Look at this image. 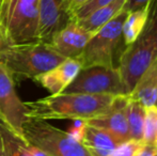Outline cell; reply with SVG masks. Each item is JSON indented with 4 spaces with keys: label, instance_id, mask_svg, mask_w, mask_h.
<instances>
[{
    "label": "cell",
    "instance_id": "obj_1",
    "mask_svg": "<svg viewBox=\"0 0 157 156\" xmlns=\"http://www.w3.org/2000/svg\"><path fill=\"white\" fill-rule=\"evenodd\" d=\"M116 98V95L110 94L59 93L26 102L25 105L28 118L45 121L61 119L85 121L106 113Z\"/></svg>",
    "mask_w": 157,
    "mask_h": 156
},
{
    "label": "cell",
    "instance_id": "obj_2",
    "mask_svg": "<svg viewBox=\"0 0 157 156\" xmlns=\"http://www.w3.org/2000/svg\"><path fill=\"white\" fill-rule=\"evenodd\" d=\"M65 59L49 44L39 41L21 45H6L0 49V63L14 79H34L56 67Z\"/></svg>",
    "mask_w": 157,
    "mask_h": 156
},
{
    "label": "cell",
    "instance_id": "obj_3",
    "mask_svg": "<svg viewBox=\"0 0 157 156\" xmlns=\"http://www.w3.org/2000/svg\"><path fill=\"white\" fill-rule=\"evenodd\" d=\"M157 58V0H153L144 28L119 58L118 69L129 94L143 72Z\"/></svg>",
    "mask_w": 157,
    "mask_h": 156
},
{
    "label": "cell",
    "instance_id": "obj_4",
    "mask_svg": "<svg viewBox=\"0 0 157 156\" xmlns=\"http://www.w3.org/2000/svg\"><path fill=\"white\" fill-rule=\"evenodd\" d=\"M23 135L26 141L48 156H92L70 133L45 120L27 118L23 125Z\"/></svg>",
    "mask_w": 157,
    "mask_h": 156
},
{
    "label": "cell",
    "instance_id": "obj_5",
    "mask_svg": "<svg viewBox=\"0 0 157 156\" xmlns=\"http://www.w3.org/2000/svg\"><path fill=\"white\" fill-rule=\"evenodd\" d=\"M40 0H11L1 17L4 46L37 41Z\"/></svg>",
    "mask_w": 157,
    "mask_h": 156
},
{
    "label": "cell",
    "instance_id": "obj_6",
    "mask_svg": "<svg viewBox=\"0 0 157 156\" xmlns=\"http://www.w3.org/2000/svg\"><path fill=\"white\" fill-rule=\"evenodd\" d=\"M128 12L123 9L90 39L78 57L82 69L90 67H113L114 55L122 40V27Z\"/></svg>",
    "mask_w": 157,
    "mask_h": 156
},
{
    "label": "cell",
    "instance_id": "obj_7",
    "mask_svg": "<svg viewBox=\"0 0 157 156\" xmlns=\"http://www.w3.org/2000/svg\"><path fill=\"white\" fill-rule=\"evenodd\" d=\"M62 93L128 95L118 67H90L81 69Z\"/></svg>",
    "mask_w": 157,
    "mask_h": 156
},
{
    "label": "cell",
    "instance_id": "obj_8",
    "mask_svg": "<svg viewBox=\"0 0 157 156\" xmlns=\"http://www.w3.org/2000/svg\"><path fill=\"white\" fill-rule=\"evenodd\" d=\"M27 108L15 91V81L10 72L0 63V122L23 137V125L27 120Z\"/></svg>",
    "mask_w": 157,
    "mask_h": 156
},
{
    "label": "cell",
    "instance_id": "obj_9",
    "mask_svg": "<svg viewBox=\"0 0 157 156\" xmlns=\"http://www.w3.org/2000/svg\"><path fill=\"white\" fill-rule=\"evenodd\" d=\"M72 21L65 0H40L37 41L49 44L52 36Z\"/></svg>",
    "mask_w": 157,
    "mask_h": 156
},
{
    "label": "cell",
    "instance_id": "obj_10",
    "mask_svg": "<svg viewBox=\"0 0 157 156\" xmlns=\"http://www.w3.org/2000/svg\"><path fill=\"white\" fill-rule=\"evenodd\" d=\"M127 104L128 95H119L117 96L112 107L106 113L82 122L104 129L111 135L118 143L125 142L130 139L127 121Z\"/></svg>",
    "mask_w": 157,
    "mask_h": 156
},
{
    "label": "cell",
    "instance_id": "obj_11",
    "mask_svg": "<svg viewBox=\"0 0 157 156\" xmlns=\"http://www.w3.org/2000/svg\"><path fill=\"white\" fill-rule=\"evenodd\" d=\"M94 33L85 30L78 23L72 21L52 36L49 45L64 58L77 59Z\"/></svg>",
    "mask_w": 157,
    "mask_h": 156
},
{
    "label": "cell",
    "instance_id": "obj_12",
    "mask_svg": "<svg viewBox=\"0 0 157 156\" xmlns=\"http://www.w3.org/2000/svg\"><path fill=\"white\" fill-rule=\"evenodd\" d=\"M81 64L78 59L66 58L62 63L50 71L36 76L33 80L46 89L50 94L62 93L80 72Z\"/></svg>",
    "mask_w": 157,
    "mask_h": 156
},
{
    "label": "cell",
    "instance_id": "obj_13",
    "mask_svg": "<svg viewBox=\"0 0 157 156\" xmlns=\"http://www.w3.org/2000/svg\"><path fill=\"white\" fill-rule=\"evenodd\" d=\"M128 97L137 101L144 108L157 105V58L137 80Z\"/></svg>",
    "mask_w": 157,
    "mask_h": 156
},
{
    "label": "cell",
    "instance_id": "obj_14",
    "mask_svg": "<svg viewBox=\"0 0 157 156\" xmlns=\"http://www.w3.org/2000/svg\"><path fill=\"white\" fill-rule=\"evenodd\" d=\"M79 141L92 156H109L117 146L120 144L104 129L86 124L85 122Z\"/></svg>",
    "mask_w": 157,
    "mask_h": 156
},
{
    "label": "cell",
    "instance_id": "obj_15",
    "mask_svg": "<svg viewBox=\"0 0 157 156\" xmlns=\"http://www.w3.org/2000/svg\"><path fill=\"white\" fill-rule=\"evenodd\" d=\"M125 1L126 0H114L111 3L93 11L88 16L75 21H77L78 25H80L85 30L95 34L123 10Z\"/></svg>",
    "mask_w": 157,
    "mask_h": 156
},
{
    "label": "cell",
    "instance_id": "obj_16",
    "mask_svg": "<svg viewBox=\"0 0 157 156\" xmlns=\"http://www.w3.org/2000/svg\"><path fill=\"white\" fill-rule=\"evenodd\" d=\"M151 3L150 2L143 8L128 12L122 27V39L125 46L132 44L143 30L149 18Z\"/></svg>",
    "mask_w": 157,
    "mask_h": 156
},
{
    "label": "cell",
    "instance_id": "obj_17",
    "mask_svg": "<svg viewBox=\"0 0 157 156\" xmlns=\"http://www.w3.org/2000/svg\"><path fill=\"white\" fill-rule=\"evenodd\" d=\"M145 119V108L137 101L128 97L127 104V121L129 128L130 139L142 141L143 126Z\"/></svg>",
    "mask_w": 157,
    "mask_h": 156
},
{
    "label": "cell",
    "instance_id": "obj_18",
    "mask_svg": "<svg viewBox=\"0 0 157 156\" xmlns=\"http://www.w3.org/2000/svg\"><path fill=\"white\" fill-rule=\"evenodd\" d=\"M0 134L3 140L8 156H31L29 142L25 138L19 137L0 122Z\"/></svg>",
    "mask_w": 157,
    "mask_h": 156
},
{
    "label": "cell",
    "instance_id": "obj_19",
    "mask_svg": "<svg viewBox=\"0 0 157 156\" xmlns=\"http://www.w3.org/2000/svg\"><path fill=\"white\" fill-rule=\"evenodd\" d=\"M155 107L156 106H152L149 108H145V119L142 136L143 144L154 146V142H155L157 136L155 126Z\"/></svg>",
    "mask_w": 157,
    "mask_h": 156
},
{
    "label": "cell",
    "instance_id": "obj_20",
    "mask_svg": "<svg viewBox=\"0 0 157 156\" xmlns=\"http://www.w3.org/2000/svg\"><path fill=\"white\" fill-rule=\"evenodd\" d=\"M143 146L144 144L142 141L129 139L127 141L118 144L109 156H136L143 148Z\"/></svg>",
    "mask_w": 157,
    "mask_h": 156
},
{
    "label": "cell",
    "instance_id": "obj_21",
    "mask_svg": "<svg viewBox=\"0 0 157 156\" xmlns=\"http://www.w3.org/2000/svg\"><path fill=\"white\" fill-rule=\"evenodd\" d=\"M114 0H88L83 6H81L76 12L73 14V21H78L83 17L88 16L90 13H92L93 11L97 10V9L101 8L104 6L111 3Z\"/></svg>",
    "mask_w": 157,
    "mask_h": 156
},
{
    "label": "cell",
    "instance_id": "obj_22",
    "mask_svg": "<svg viewBox=\"0 0 157 156\" xmlns=\"http://www.w3.org/2000/svg\"><path fill=\"white\" fill-rule=\"evenodd\" d=\"M152 1L153 0H126L123 9L125 11H127V12H132V11L143 8V6H145Z\"/></svg>",
    "mask_w": 157,
    "mask_h": 156
},
{
    "label": "cell",
    "instance_id": "obj_23",
    "mask_svg": "<svg viewBox=\"0 0 157 156\" xmlns=\"http://www.w3.org/2000/svg\"><path fill=\"white\" fill-rule=\"evenodd\" d=\"M87 1L88 0H65L67 9H68V11H70L71 15H72V18H73V14H74L81 6H83Z\"/></svg>",
    "mask_w": 157,
    "mask_h": 156
},
{
    "label": "cell",
    "instance_id": "obj_24",
    "mask_svg": "<svg viewBox=\"0 0 157 156\" xmlns=\"http://www.w3.org/2000/svg\"><path fill=\"white\" fill-rule=\"evenodd\" d=\"M136 156H157V149L155 146H151V144H144L143 148L140 150Z\"/></svg>",
    "mask_w": 157,
    "mask_h": 156
},
{
    "label": "cell",
    "instance_id": "obj_25",
    "mask_svg": "<svg viewBox=\"0 0 157 156\" xmlns=\"http://www.w3.org/2000/svg\"><path fill=\"white\" fill-rule=\"evenodd\" d=\"M0 10H1V0H0ZM4 46L3 36H2V27H1V11H0V49Z\"/></svg>",
    "mask_w": 157,
    "mask_h": 156
},
{
    "label": "cell",
    "instance_id": "obj_26",
    "mask_svg": "<svg viewBox=\"0 0 157 156\" xmlns=\"http://www.w3.org/2000/svg\"><path fill=\"white\" fill-rule=\"evenodd\" d=\"M10 1L11 0H1V17H2V15L4 14V12L6 11V9H8V6H9V3H10Z\"/></svg>",
    "mask_w": 157,
    "mask_h": 156
},
{
    "label": "cell",
    "instance_id": "obj_27",
    "mask_svg": "<svg viewBox=\"0 0 157 156\" xmlns=\"http://www.w3.org/2000/svg\"><path fill=\"white\" fill-rule=\"evenodd\" d=\"M0 156H8L6 148H4V143H3V140H2L1 134H0Z\"/></svg>",
    "mask_w": 157,
    "mask_h": 156
},
{
    "label": "cell",
    "instance_id": "obj_28",
    "mask_svg": "<svg viewBox=\"0 0 157 156\" xmlns=\"http://www.w3.org/2000/svg\"><path fill=\"white\" fill-rule=\"evenodd\" d=\"M155 126H156V134H157V105L155 107Z\"/></svg>",
    "mask_w": 157,
    "mask_h": 156
},
{
    "label": "cell",
    "instance_id": "obj_29",
    "mask_svg": "<svg viewBox=\"0 0 157 156\" xmlns=\"http://www.w3.org/2000/svg\"><path fill=\"white\" fill-rule=\"evenodd\" d=\"M154 146H155V148L157 149V137H156V139H155V142H154Z\"/></svg>",
    "mask_w": 157,
    "mask_h": 156
}]
</instances>
